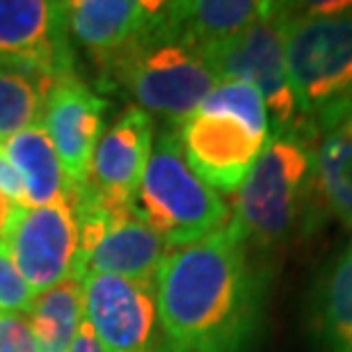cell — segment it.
I'll list each match as a JSON object with an SVG mask.
<instances>
[{
	"mask_svg": "<svg viewBox=\"0 0 352 352\" xmlns=\"http://www.w3.org/2000/svg\"><path fill=\"white\" fill-rule=\"evenodd\" d=\"M3 243L34 295L74 277L78 256L74 197L39 208H21Z\"/></svg>",
	"mask_w": 352,
	"mask_h": 352,
	"instance_id": "10",
	"label": "cell"
},
{
	"mask_svg": "<svg viewBox=\"0 0 352 352\" xmlns=\"http://www.w3.org/2000/svg\"><path fill=\"white\" fill-rule=\"evenodd\" d=\"M160 10L151 25L103 69L101 87L122 89L135 101V108L163 119L167 126H181L217 80L201 53L167 30Z\"/></svg>",
	"mask_w": 352,
	"mask_h": 352,
	"instance_id": "5",
	"label": "cell"
},
{
	"mask_svg": "<svg viewBox=\"0 0 352 352\" xmlns=\"http://www.w3.org/2000/svg\"><path fill=\"white\" fill-rule=\"evenodd\" d=\"M82 318L105 352H138L158 339L156 288L89 272L82 277Z\"/></svg>",
	"mask_w": 352,
	"mask_h": 352,
	"instance_id": "11",
	"label": "cell"
},
{
	"mask_svg": "<svg viewBox=\"0 0 352 352\" xmlns=\"http://www.w3.org/2000/svg\"><path fill=\"white\" fill-rule=\"evenodd\" d=\"M32 302V288L14 265L7 245L0 241V314H30Z\"/></svg>",
	"mask_w": 352,
	"mask_h": 352,
	"instance_id": "21",
	"label": "cell"
},
{
	"mask_svg": "<svg viewBox=\"0 0 352 352\" xmlns=\"http://www.w3.org/2000/svg\"><path fill=\"white\" fill-rule=\"evenodd\" d=\"M0 352H39L25 314H0Z\"/></svg>",
	"mask_w": 352,
	"mask_h": 352,
	"instance_id": "22",
	"label": "cell"
},
{
	"mask_svg": "<svg viewBox=\"0 0 352 352\" xmlns=\"http://www.w3.org/2000/svg\"><path fill=\"white\" fill-rule=\"evenodd\" d=\"M14 170L21 174L25 188L23 208H39L74 197V186L62 170L60 156L48 138L44 124L12 135L0 144Z\"/></svg>",
	"mask_w": 352,
	"mask_h": 352,
	"instance_id": "18",
	"label": "cell"
},
{
	"mask_svg": "<svg viewBox=\"0 0 352 352\" xmlns=\"http://www.w3.org/2000/svg\"><path fill=\"white\" fill-rule=\"evenodd\" d=\"M284 30V3H267L265 12L243 32L199 51L217 82L241 80L263 96L270 133L291 129L300 122L286 69Z\"/></svg>",
	"mask_w": 352,
	"mask_h": 352,
	"instance_id": "7",
	"label": "cell"
},
{
	"mask_svg": "<svg viewBox=\"0 0 352 352\" xmlns=\"http://www.w3.org/2000/svg\"><path fill=\"white\" fill-rule=\"evenodd\" d=\"M160 5L144 0H72L67 3L72 41L85 48L101 74L151 25Z\"/></svg>",
	"mask_w": 352,
	"mask_h": 352,
	"instance_id": "14",
	"label": "cell"
},
{
	"mask_svg": "<svg viewBox=\"0 0 352 352\" xmlns=\"http://www.w3.org/2000/svg\"><path fill=\"white\" fill-rule=\"evenodd\" d=\"M138 352H174L170 346H167V343H165V339H163V336H158V339L156 341H153L151 343V346H146V348H142V350H138Z\"/></svg>",
	"mask_w": 352,
	"mask_h": 352,
	"instance_id": "26",
	"label": "cell"
},
{
	"mask_svg": "<svg viewBox=\"0 0 352 352\" xmlns=\"http://www.w3.org/2000/svg\"><path fill=\"white\" fill-rule=\"evenodd\" d=\"M156 124L142 108H126L103 133L80 188L105 210L133 206L151 156Z\"/></svg>",
	"mask_w": 352,
	"mask_h": 352,
	"instance_id": "12",
	"label": "cell"
},
{
	"mask_svg": "<svg viewBox=\"0 0 352 352\" xmlns=\"http://www.w3.org/2000/svg\"><path fill=\"white\" fill-rule=\"evenodd\" d=\"M179 135L192 172L217 195H234L267 144L270 117L254 87L227 80L179 126Z\"/></svg>",
	"mask_w": 352,
	"mask_h": 352,
	"instance_id": "3",
	"label": "cell"
},
{
	"mask_svg": "<svg viewBox=\"0 0 352 352\" xmlns=\"http://www.w3.org/2000/svg\"><path fill=\"white\" fill-rule=\"evenodd\" d=\"M74 210L78 220L76 279L98 272L117 274L149 286L156 284L158 270L170 248L140 220L135 208L105 210L80 186H76Z\"/></svg>",
	"mask_w": 352,
	"mask_h": 352,
	"instance_id": "8",
	"label": "cell"
},
{
	"mask_svg": "<svg viewBox=\"0 0 352 352\" xmlns=\"http://www.w3.org/2000/svg\"><path fill=\"white\" fill-rule=\"evenodd\" d=\"M286 69L300 119L352 103V3H284Z\"/></svg>",
	"mask_w": 352,
	"mask_h": 352,
	"instance_id": "4",
	"label": "cell"
},
{
	"mask_svg": "<svg viewBox=\"0 0 352 352\" xmlns=\"http://www.w3.org/2000/svg\"><path fill=\"white\" fill-rule=\"evenodd\" d=\"M272 263L234 229L167 252L156 277L160 336L174 352H256Z\"/></svg>",
	"mask_w": 352,
	"mask_h": 352,
	"instance_id": "1",
	"label": "cell"
},
{
	"mask_svg": "<svg viewBox=\"0 0 352 352\" xmlns=\"http://www.w3.org/2000/svg\"><path fill=\"white\" fill-rule=\"evenodd\" d=\"M263 0H181L163 3L160 19L167 30L186 39L197 51L243 32L261 16Z\"/></svg>",
	"mask_w": 352,
	"mask_h": 352,
	"instance_id": "17",
	"label": "cell"
},
{
	"mask_svg": "<svg viewBox=\"0 0 352 352\" xmlns=\"http://www.w3.org/2000/svg\"><path fill=\"white\" fill-rule=\"evenodd\" d=\"M316 176L327 213L352 231V103L314 122Z\"/></svg>",
	"mask_w": 352,
	"mask_h": 352,
	"instance_id": "16",
	"label": "cell"
},
{
	"mask_svg": "<svg viewBox=\"0 0 352 352\" xmlns=\"http://www.w3.org/2000/svg\"><path fill=\"white\" fill-rule=\"evenodd\" d=\"M0 67L51 80L76 74L67 3L0 0Z\"/></svg>",
	"mask_w": 352,
	"mask_h": 352,
	"instance_id": "9",
	"label": "cell"
},
{
	"mask_svg": "<svg viewBox=\"0 0 352 352\" xmlns=\"http://www.w3.org/2000/svg\"><path fill=\"white\" fill-rule=\"evenodd\" d=\"M314 138V124L305 119L270 133L236 192L229 227L267 261L291 243L316 234L329 215L316 176Z\"/></svg>",
	"mask_w": 352,
	"mask_h": 352,
	"instance_id": "2",
	"label": "cell"
},
{
	"mask_svg": "<svg viewBox=\"0 0 352 352\" xmlns=\"http://www.w3.org/2000/svg\"><path fill=\"white\" fill-rule=\"evenodd\" d=\"M19 210H21L19 204H14L12 199H7V197L0 192V241H5L7 231H10L14 220H16Z\"/></svg>",
	"mask_w": 352,
	"mask_h": 352,
	"instance_id": "25",
	"label": "cell"
},
{
	"mask_svg": "<svg viewBox=\"0 0 352 352\" xmlns=\"http://www.w3.org/2000/svg\"><path fill=\"white\" fill-rule=\"evenodd\" d=\"M133 208L167 248L201 241L231 220L229 204L188 165L179 126L167 124L156 131Z\"/></svg>",
	"mask_w": 352,
	"mask_h": 352,
	"instance_id": "6",
	"label": "cell"
},
{
	"mask_svg": "<svg viewBox=\"0 0 352 352\" xmlns=\"http://www.w3.org/2000/svg\"><path fill=\"white\" fill-rule=\"evenodd\" d=\"M0 192H3L7 199H12L14 204H19V206L23 208V199H25L23 179H21V174L14 170L10 158L5 156L3 146H0Z\"/></svg>",
	"mask_w": 352,
	"mask_h": 352,
	"instance_id": "23",
	"label": "cell"
},
{
	"mask_svg": "<svg viewBox=\"0 0 352 352\" xmlns=\"http://www.w3.org/2000/svg\"><path fill=\"white\" fill-rule=\"evenodd\" d=\"M82 322V279L69 277L34 295L30 327L39 352H69Z\"/></svg>",
	"mask_w": 352,
	"mask_h": 352,
	"instance_id": "19",
	"label": "cell"
},
{
	"mask_svg": "<svg viewBox=\"0 0 352 352\" xmlns=\"http://www.w3.org/2000/svg\"><path fill=\"white\" fill-rule=\"evenodd\" d=\"M69 352H105V348L101 346V341L96 339L94 329H91L89 322L82 318L80 327H78V334H76V339L72 343V348Z\"/></svg>",
	"mask_w": 352,
	"mask_h": 352,
	"instance_id": "24",
	"label": "cell"
},
{
	"mask_svg": "<svg viewBox=\"0 0 352 352\" xmlns=\"http://www.w3.org/2000/svg\"><path fill=\"white\" fill-rule=\"evenodd\" d=\"M51 78L14 67H0V144L41 124Z\"/></svg>",
	"mask_w": 352,
	"mask_h": 352,
	"instance_id": "20",
	"label": "cell"
},
{
	"mask_svg": "<svg viewBox=\"0 0 352 352\" xmlns=\"http://www.w3.org/2000/svg\"><path fill=\"white\" fill-rule=\"evenodd\" d=\"M305 325L314 352H352V241L316 272Z\"/></svg>",
	"mask_w": 352,
	"mask_h": 352,
	"instance_id": "15",
	"label": "cell"
},
{
	"mask_svg": "<svg viewBox=\"0 0 352 352\" xmlns=\"http://www.w3.org/2000/svg\"><path fill=\"white\" fill-rule=\"evenodd\" d=\"M108 103L94 94L78 74L51 80L41 124L51 138L67 179L80 186L87 179L91 156L103 135Z\"/></svg>",
	"mask_w": 352,
	"mask_h": 352,
	"instance_id": "13",
	"label": "cell"
}]
</instances>
